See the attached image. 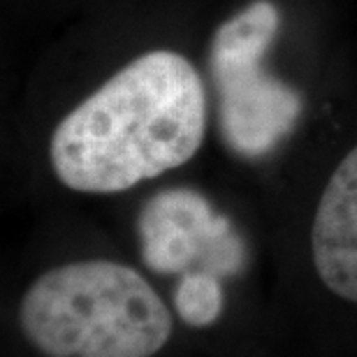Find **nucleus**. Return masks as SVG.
I'll list each match as a JSON object with an SVG mask.
<instances>
[{"label": "nucleus", "instance_id": "obj_2", "mask_svg": "<svg viewBox=\"0 0 357 357\" xmlns=\"http://www.w3.org/2000/svg\"><path fill=\"white\" fill-rule=\"evenodd\" d=\"M19 323L47 357H153L172 337L158 292L112 260L49 269L26 290Z\"/></svg>", "mask_w": 357, "mask_h": 357}, {"label": "nucleus", "instance_id": "obj_6", "mask_svg": "<svg viewBox=\"0 0 357 357\" xmlns=\"http://www.w3.org/2000/svg\"><path fill=\"white\" fill-rule=\"evenodd\" d=\"M176 311L190 325H209L218 318L223 306V292L213 274L197 271L185 274L174 292Z\"/></svg>", "mask_w": 357, "mask_h": 357}, {"label": "nucleus", "instance_id": "obj_5", "mask_svg": "<svg viewBox=\"0 0 357 357\" xmlns=\"http://www.w3.org/2000/svg\"><path fill=\"white\" fill-rule=\"evenodd\" d=\"M313 265L334 295L357 302V146L334 169L311 230Z\"/></svg>", "mask_w": 357, "mask_h": 357}, {"label": "nucleus", "instance_id": "obj_3", "mask_svg": "<svg viewBox=\"0 0 357 357\" xmlns=\"http://www.w3.org/2000/svg\"><path fill=\"white\" fill-rule=\"evenodd\" d=\"M281 14L271 0H253L218 26L209 49L220 139L241 158H262L295 130L302 96L265 68Z\"/></svg>", "mask_w": 357, "mask_h": 357}, {"label": "nucleus", "instance_id": "obj_1", "mask_svg": "<svg viewBox=\"0 0 357 357\" xmlns=\"http://www.w3.org/2000/svg\"><path fill=\"white\" fill-rule=\"evenodd\" d=\"M206 132L202 79L176 52H149L75 107L49 142L63 185L121 192L181 167Z\"/></svg>", "mask_w": 357, "mask_h": 357}, {"label": "nucleus", "instance_id": "obj_4", "mask_svg": "<svg viewBox=\"0 0 357 357\" xmlns=\"http://www.w3.org/2000/svg\"><path fill=\"white\" fill-rule=\"evenodd\" d=\"M137 232L144 262L162 274L192 265H202L209 274H232L246 260V248L230 220L188 188L162 190L149 199Z\"/></svg>", "mask_w": 357, "mask_h": 357}]
</instances>
